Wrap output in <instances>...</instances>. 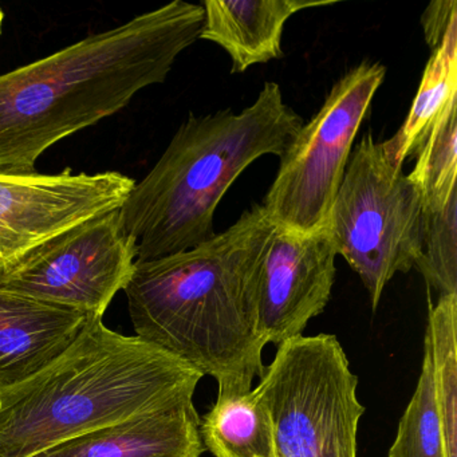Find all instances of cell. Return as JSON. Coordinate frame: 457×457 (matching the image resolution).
<instances>
[{
    "mask_svg": "<svg viewBox=\"0 0 457 457\" xmlns=\"http://www.w3.org/2000/svg\"><path fill=\"white\" fill-rule=\"evenodd\" d=\"M328 227L337 255L357 272L373 310L387 283L421 255V192L371 133L352 149Z\"/></svg>",
    "mask_w": 457,
    "mask_h": 457,
    "instance_id": "5",
    "label": "cell"
},
{
    "mask_svg": "<svg viewBox=\"0 0 457 457\" xmlns=\"http://www.w3.org/2000/svg\"><path fill=\"white\" fill-rule=\"evenodd\" d=\"M203 374L103 318L44 370L0 393V457H33L121 420L189 403Z\"/></svg>",
    "mask_w": 457,
    "mask_h": 457,
    "instance_id": "3",
    "label": "cell"
},
{
    "mask_svg": "<svg viewBox=\"0 0 457 457\" xmlns=\"http://www.w3.org/2000/svg\"><path fill=\"white\" fill-rule=\"evenodd\" d=\"M274 228L253 205L192 250L136 261L125 286L136 337L213 377L218 395L250 392L264 373L259 277Z\"/></svg>",
    "mask_w": 457,
    "mask_h": 457,
    "instance_id": "1",
    "label": "cell"
},
{
    "mask_svg": "<svg viewBox=\"0 0 457 457\" xmlns=\"http://www.w3.org/2000/svg\"><path fill=\"white\" fill-rule=\"evenodd\" d=\"M302 127L275 82H266L240 113L226 109L189 117L120 208L137 261L184 253L211 239L216 208L229 187L261 157L282 156Z\"/></svg>",
    "mask_w": 457,
    "mask_h": 457,
    "instance_id": "4",
    "label": "cell"
},
{
    "mask_svg": "<svg viewBox=\"0 0 457 457\" xmlns=\"http://www.w3.org/2000/svg\"><path fill=\"white\" fill-rule=\"evenodd\" d=\"M136 261L137 245L117 208L34 248L0 278V290L103 318Z\"/></svg>",
    "mask_w": 457,
    "mask_h": 457,
    "instance_id": "8",
    "label": "cell"
},
{
    "mask_svg": "<svg viewBox=\"0 0 457 457\" xmlns=\"http://www.w3.org/2000/svg\"><path fill=\"white\" fill-rule=\"evenodd\" d=\"M457 20L456 0H436L425 9L421 18L425 41L433 50L440 46L449 26Z\"/></svg>",
    "mask_w": 457,
    "mask_h": 457,
    "instance_id": "19",
    "label": "cell"
},
{
    "mask_svg": "<svg viewBox=\"0 0 457 457\" xmlns=\"http://www.w3.org/2000/svg\"><path fill=\"white\" fill-rule=\"evenodd\" d=\"M336 258L328 224L312 232L275 226L259 277V328L267 345L301 337L322 314L336 280Z\"/></svg>",
    "mask_w": 457,
    "mask_h": 457,
    "instance_id": "10",
    "label": "cell"
},
{
    "mask_svg": "<svg viewBox=\"0 0 457 457\" xmlns=\"http://www.w3.org/2000/svg\"><path fill=\"white\" fill-rule=\"evenodd\" d=\"M457 96V20L449 26L440 46L433 50L411 111L400 129L384 141L385 154L395 167L403 168L416 156L449 101Z\"/></svg>",
    "mask_w": 457,
    "mask_h": 457,
    "instance_id": "14",
    "label": "cell"
},
{
    "mask_svg": "<svg viewBox=\"0 0 457 457\" xmlns=\"http://www.w3.org/2000/svg\"><path fill=\"white\" fill-rule=\"evenodd\" d=\"M136 181L120 172L0 175V278L34 248L121 208Z\"/></svg>",
    "mask_w": 457,
    "mask_h": 457,
    "instance_id": "9",
    "label": "cell"
},
{
    "mask_svg": "<svg viewBox=\"0 0 457 457\" xmlns=\"http://www.w3.org/2000/svg\"><path fill=\"white\" fill-rule=\"evenodd\" d=\"M199 425L189 401L90 430L33 457H200Z\"/></svg>",
    "mask_w": 457,
    "mask_h": 457,
    "instance_id": "12",
    "label": "cell"
},
{
    "mask_svg": "<svg viewBox=\"0 0 457 457\" xmlns=\"http://www.w3.org/2000/svg\"><path fill=\"white\" fill-rule=\"evenodd\" d=\"M333 4L330 0H205L199 39L228 53L232 74L245 73L251 66L283 57V29L294 14Z\"/></svg>",
    "mask_w": 457,
    "mask_h": 457,
    "instance_id": "13",
    "label": "cell"
},
{
    "mask_svg": "<svg viewBox=\"0 0 457 457\" xmlns=\"http://www.w3.org/2000/svg\"><path fill=\"white\" fill-rule=\"evenodd\" d=\"M95 318L0 290V393L54 362Z\"/></svg>",
    "mask_w": 457,
    "mask_h": 457,
    "instance_id": "11",
    "label": "cell"
},
{
    "mask_svg": "<svg viewBox=\"0 0 457 457\" xmlns=\"http://www.w3.org/2000/svg\"><path fill=\"white\" fill-rule=\"evenodd\" d=\"M336 336L296 337L278 346L255 387L270 411L275 457H357L365 406Z\"/></svg>",
    "mask_w": 457,
    "mask_h": 457,
    "instance_id": "6",
    "label": "cell"
},
{
    "mask_svg": "<svg viewBox=\"0 0 457 457\" xmlns=\"http://www.w3.org/2000/svg\"><path fill=\"white\" fill-rule=\"evenodd\" d=\"M4 12H2V10H0V31H2V23H4Z\"/></svg>",
    "mask_w": 457,
    "mask_h": 457,
    "instance_id": "20",
    "label": "cell"
},
{
    "mask_svg": "<svg viewBox=\"0 0 457 457\" xmlns=\"http://www.w3.org/2000/svg\"><path fill=\"white\" fill-rule=\"evenodd\" d=\"M387 457H448L433 390L432 354L427 337L416 390L401 417Z\"/></svg>",
    "mask_w": 457,
    "mask_h": 457,
    "instance_id": "17",
    "label": "cell"
},
{
    "mask_svg": "<svg viewBox=\"0 0 457 457\" xmlns=\"http://www.w3.org/2000/svg\"><path fill=\"white\" fill-rule=\"evenodd\" d=\"M385 74L381 63L355 66L296 133L279 157L277 178L262 204L275 226L312 232L328 224L353 143Z\"/></svg>",
    "mask_w": 457,
    "mask_h": 457,
    "instance_id": "7",
    "label": "cell"
},
{
    "mask_svg": "<svg viewBox=\"0 0 457 457\" xmlns=\"http://www.w3.org/2000/svg\"><path fill=\"white\" fill-rule=\"evenodd\" d=\"M409 178L420 188L422 211L443 210L457 192V96L430 129Z\"/></svg>",
    "mask_w": 457,
    "mask_h": 457,
    "instance_id": "16",
    "label": "cell"
},
{
    "mask_svg": "<svg viewBox=\"0 0 457 457\" xmlns=\"http://www.w3.org/2000/svg\"><path fill=\"white\" fill-rule=\"evenodd\" d=\"M199 430L205 451L215 457H275L271 417L256 389L218 395Z\"/></svg>",
    "mask_w": 457,
    "mask_h": 457,
    "instance_id": "15",
    "label": "cell"
},
{
    "mask_svg": "<svg viewBox=\"0 0 457 457\" xmlns=\"http://www.w3.org/2000/svg\"><path fill=\"white\" fill-rule=\"evenodd\" d=\"M414 267L438 296L457 294V192L443 210L422 211L421 255Z\"/></svg>",
    "mask_w": 457,
    "mask_h": 457,
    "instance_id": "18",
    "label": "cell"
},
{
    "mask_svg": "<svg viewBox=\"0 0 457 457\" xmlns=\"http://www.w3.org/2000/svg\"><path fill=\"white\" fill-rule=\"evenodd\" d=\"M202 4L173 0L0 76V175L37 172L42 154L162 84L199 39Z\"/></svg>",
    "mask_w": 457,
    "mask_h": 457,
    "instance_id": "2",
    "label": "cell"
}]
</instances>
